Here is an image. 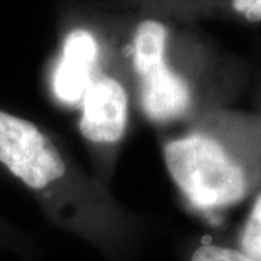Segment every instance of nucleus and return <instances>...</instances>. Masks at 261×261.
Segmentation results:
<instances>
[{"label":"nucleus","mask_w":261,"mask_h":261,"mask_svg":"<svg viewBox=\"0 0 261 261\" xmlns=\"http://www.w3.org/2000/svg\"><path fill=\"white\" fill-rule=\"evenodd\" d=\"M167 28L157 20H144L134 37V67L140 77L141 103L151 121L166 122L186 112L190 90L186 82L166 64Z\"/></svg>","instance_id":"nucleus-2"},{"label":"nucleus","mask_w":261,"mask_h":261,"mask_svg":"<svg viewBox=\"0 0 261 261\" xmlns=\"http://www.w3.org/2000/svg\"><path fill=\"white\" fill-rule=\"evenodd\" d=\"M128 121V97L118 80L108 75L92 79L83 96L80 130L92 142L113 144L121 140Z\"/></svg>","instance_id":"nucleus-3"},{"label":"nucleus","mask_w":261,"mask_h":261,"mask_svg":"<svg viewBox=\"0 0 261 261\" xmlns=\"http://www.w3.org/2000/svg\"><path fill=\"white\" fill-rule=\"evenodd\" d=\"M97 61V42L94 37L84 31L75 29L65 38L63 58L54 74V90L65 103L82 100Z\"/></svg>","instance_id":"nucleus-4"},{"label":"nucleus","mask_w":261,"mask_h":261,"mask_svg":"<svg viewBox=\"0 0 261 261\" xmlns=\"http://www.w3.org/2000/svg\"><path fill=\"white\" fill-rule=\"evenodd\" d=\"M168 171L187 199L199 209L232 205L247 192L243 167L218 141L190 135L164 148Z\"/></svg>","instance_id":"nucleus-1"},{"label":"nucleus","mask_w":261,"mask_h":261,"mask_svg":"<svg viewBox=\"0 0 261 261\" xmlns=\"http://www.w3.org/2000/svg\"><path fill=\"white\" fill-rule=\"evenodd\" d=\"M8 238H9V233L8 231H5L3 229V226L0 225V244H5L8 241Z\"/></svg>","instance_id":"nucleus-8"},{"label":"nucleus","mask_w":261,"mask_h":261,"mask_svg":"<svg viewBox=\"0 0 261 261\" xmlns=\"http://www.w3.org/2000/svg\"><path fill=\"white\" fill-rule=\"evenodd\" d=\"M233 9L250 22L261 20V0H232Z\"/></svg>","instance_id":"nucleus-7"},{"label":"nucleus","mask_w":261,"mask_h":261,"mask_svg":"<svg viewBox=\"0 0 261 261\" xmlns=\"http://www.w3.org/2000/svg\"><path fill=\"white\" fill-rule=\"evenodd\" d=\"M240 250L254 261H261V193L255 199L240 237Z\"/></svg>","instance_id":"nucleus-5"},{"label":"nucleus","mask_w":261,"mask_h":261,"mask_svg":"<svg viewBox=\"0 0 261 261\" xmlns=\"http://www.w3.org/2000/svg\"><path fill=\"white\" fill-rule=\"evenodd\" d=\"M187 261H254L241 250L218 245L214 243H200L192 251Z\"/></svg>","instance_id":"nucleus-6"}]
</instances>
